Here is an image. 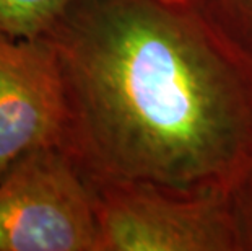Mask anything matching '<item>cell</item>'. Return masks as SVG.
Here are the masks:
<instances>
[{"mask_svg": "<svg viewBox=\"0 0 252 251\" xmlns=\"http://www.w3.org/2000/svg\"><path fill=\"white\" fill-rule=\"evenodd\" d=\"M75 0H0V33L15 39L41 38Z\"/></svg>", "mask_w": 252, "mask_h": 251, "instance_id": "5b68a950", "label": "cell"}, {"mask_svg": "<svg viewBox=\"0 0 252 251\" xmlns=\"http://www.w3.org/2000/svg\"><path fill=\"white\" fill-rule=\"evenodd\" d=\"M241 251H252V167L229 191Z\"/></svg>", "mask_w": 252, "mask_h": 251, "instance_id": "52a82bcc", "label": "cell"}, {"mask_svg": "<svg viewBox=\"0 0 252 251\" xmlns=\"http://www.w3.org/2000/svg\"><path fill=\"white\" fill-rule=\"evenodd\" d=\"M63 93L51 47L41 38L0 33V176L21 153L61 145Z\"/></svg>", "mask_w": 252, "mask_h": 251, "instance_id": "277c9868", "label": "cell"}, {"mask_svg": "<svg viewBox=\"0 0 252 251\" xmlns=\"http://www.w3.org/2000/svg\"><path fill=\"white\" fill-rule=\"evenodd\" d=\"M41 39L90 183L229 193L252 167V61L195 3L75 0Z\"/></svg>", "mask_w": 252, "mask_h": 251, "instance_id": "6da1fadb", "label": "cell"}, {"mask_svg": "<svg viewBox=\"0 0 252 251\" xmlns=\"http://www.w3.org/2000/svg\"><path fill=\"white\" fill-rule=\"evenodd\" d=\"M90 186L99 251H241L229 193L142 181Z\"/></svg>", "mask_w": 252, "mask_h": 251, "instance_id": "7a4b0ae2", "label": "cell"}, {"mask_svg": "<svg viewBox=\"0 0 252 251\" xmlns=\"http://www.w3.org/2000/svg\"><path fill=\"white\" fill-rule=\"evenodd\" d=\"M0 251H99L93 191L61 147L31 148L0 176Z\"/></svg>", "mask_w": 252, "mask_h": 251, "instance_id": "3957f363", "label": "cell"}, {"mask_svg": "<svg viewBox=\"0 0 252 251\" xmlns=\"http://www.w3.org/2000/svg\"><path fill=\"white\" fill-rule=\"evenodd\" d=\"M168 2H174V3H195L197 0H168Z\"/></svg>", "mask_w": 252, "mask_h": 251, "instance_id": "ba28073f", "label": "cell"}, {"mask_svg": "<svg viewBox=\"0 0 252 251\" xmlns=\"http://www.w3.org/2000/svg\"><path fill=\"white\" fill-rule=\"evenodd\" d=\"M198 10L252 61V0H197Z\"/></svg>", "mask_w": 252, "mask_h": 251, "instance_id": "8992f818", "label": "cell"}]
</instances>
